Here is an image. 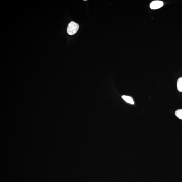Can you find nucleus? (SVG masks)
<instances>
[{
	"label": "nucleus",
	"mask_w": 182,
	"mask_h": 182,
	"mask_svg": "<svg viewBox=\"0 0 182 182\" xmlns=\"http://www.w3.org/2000/svg\"><path fill=\"white\" fill-rule=\"evenodd\" d=\"M79 25L74 22H71L68 24L67 31L68 34L70 35H74L77 32Z\"/></svg>",
	"instance_id": "obj_1"
},
{
	"label": "nucleus",
	"mask_w": 182,
	"mask_h": 182,
	"mask_svg": "<svg viewBox=\"0 0 182 182\" xmlns=\"http://www.w3.org/2000/svg\"><path fill=\"white\" fill-rule=\"evenodd\" d=\"M163 5H164V3L162 1H153L151 3L150 7L152 9L155 10V9L161 8Z\"/></svg>",
	"instance_id": "obj_2"
},
{
	"label": "nucleus",
	"mask_w": 182,
	"mask_h": 182,
	"mask_svg": "<svg viewBox=\"0 0 182 182\" xmlns=\"http://www.w3.org/2000/svg\"><path fill=\"white\" fill-rule=\"evenodd\" d=\"M122 97L127 102L133 105L134 104V101H133L132 97L126 96V95H123Z\"/></svg>",
	"instance_id": "obj_3"
},
{
	"label": "nucleus",
	"mask_w": 182,
	"mask_h": 182,
	"mask_svg": "<svg viewBox=\"0 0 182 182\" xmlns=\"http://www.w3.org/2000/svg\"><path fill=\"white\" fill-rule=\"evenodd\" d=\"M177 87L178 91L182 92V77L179 78L177 80Z\"/></svg>",
	"instance_id": "obj_4"
},
{
	"label": "nucleus",
	"mask_w": 182,
	"mask_h": 182,
	"mask_svg": "<svg viewBox=\"0 0 182 182\" xmlns=\"http://www.w3.org/2000/svg\"><path fill=\"white\" fill-rule=\"evenodd\" d=\"M175 114L179 119L182 120V109L176 110L175 112Z\"/></svg>",
	"instance_id": "obj_5"
}]
</instances>
